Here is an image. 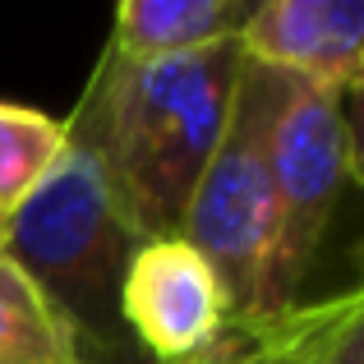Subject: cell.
Masks as SVG:
<instances>
[{"mask_svg": "<svg viewBox=\"0 0 364 364\" xmlns=\"http://www.w3.org/2000/svg\"><path fill=\"white\" fill-rule=\"evenodd\" d=\"M240 70V42L171 60L97 55L65 134L97 161L111 203L139 240L180 235L189 194L231 120Z\"/></svg>", "mask_w": 364, "mask_h": 364, "instance_id": "obj_1", "label": "cell"}, {"mask_svg": "<svg viewBox=\"0 0 364 364\" xmlns=\"http://www.w3.org/2000/svg\"><path fill=\"white\" fill-rule=\"evenodd\" d=\"M139 235L111 203L97 161L70 143L51 176L9 213L0 254L70 328L83 364H139L120 323V282Z\"/></svg>", "mask_w": 364, "mask_h": 364, "instance_id": "obj_2", "label": "cell"}, {"mask_svg": "<svg viewBox=\"0 0 364 364\" xmlns=\"http://www.w3.org/2000/svg\"><path fill=\"white\" fill-rule=\"evenodd\" d=\"M263 166L277 213L267 304L286 309L304 300L341 189L350 185V143L337 92L263 70Z\"/></svg>", "mask_w": 364, "mask_h": 364, "instance_id": "obj_3", "label": "cell"}, {"mask_svg": "<svg viewBox=\"0 0 364 364\" xmlns=\"http://www.w3.org/2000/svg\"><path fill=\"white\" fill-rule=\"evenodd\" d=\"M180 240H189L213 263L231 295L235 318L272 314L267 282H272L277 213L263 166V70L254 60H245L226 134L189 194Z\"/></svg>", "mask_w": 364, "mask_h": 364, "instance_id": "obj_4", "label": "cell"}, {"mask_svg": "<svg viewBox=\"0 0 364 364\" xmlns=\"http://www.w3.org/2000/svg\"><path fill=\"white\" fill-rule=\"evenodd\" d=\"M235 318L231 295L203 254L180 235L139 240L120 282V323L152 364L208 350Z\"/></svg>", "mask_w": 364, "mask_h": 364, "instance_id": "obj_5", "label": "cell"}, {"mask_svg": "<svg viewBox=\"0 0 364 364\" xmlns=\"http://www.w3.org/2000/svg\"><path fill=\"white\" fill-rule=\"evenodd\" d=\"M245 60L323 92L364 88V0H258Z\"/></svg>", "mask_w": 364, "mask_h": 364, "instance_id": "obj_6", "label": "cell"}, {"mask_svg": "<svg viewBox=\"0 0 364 364\" xmlns=\"http://www.w3.org/2000/svg\"><path fill=\"white\" fill-rule=\"evenodd\" d=\"M258 0H124L107 51L120 60H171L245 37Z\"/></svg>", "mask_w": 364, "mask_h": 364, "instance_id": "obj_7", "label": "cell"}, {"mask_svg": "<svg viewBox=\"0 0 364 364\" xmlns=\"http://www.w3.org/2000/svg\"><path fill=\"white\" fill-rule=\"evenodd\" d=\"M346 304L350 291L300 300L272 314H254V318H231L213 346L180 364H323Z\"/></svg>", "mask_w": 364, "mask_h": 364, "instance_id": "obj_8", "label": "cell"}, {"mask_svg": "<svg viewBox=\"0 0 364 364\" xmlns=\"http://www.w3.org/2000/svg\"><path fill=\"white\" fill-rule=\"evenodd\" d=\"M0 364H83L70 328L0 254Z\"/></svg>", "mask_w": 364, "mask_h": 364, "instance_id": "obj_9", "label": "cell"}, {"mask_svg": "<svg viewBox=\"0 0 364 364\" xmlns=\"http://www.w3.org/2000/svg\"><path fill=\"white\" fill-rule=\"evenodd\" d=\"M70 148L65 120L23 102H0V217H9Z\"/></svg>", "mask_w": 364, "mask_h": 364, "instance_id": "obj_10", "label": "cell"}, {"mask_svg": "<svg viewBox=\"0 0 364 364\" xmlns=\"http://www.w3.org/2000/svg\"><path fill=\"white\" fill-rule=\"evenodd\" d=\"M323 364H364V286H350V304L341 314L337 332L328 341V355Z\"/></svg>", "mask_w": 364, "mask_h": 364, "instance_id": "obj_11", "label": "cell"}, {"mask_svg": "<svg viewBox=\"0 0 364 364\" xmlns=\"http://www.w3.org/2000/svg\"><path fill=\"white\" fill-rule=\"evenodd\" d=\"M341 116H346V143H350V180L364 189V88L341 97Z\"/></svg>", "mask_w": 364, "mask_h": 364, "instance_id": "obj_12", "label": "cell"}, {"mask_svg": "<svg viewBox=\"0 0 364 364\" xmlns=\"http://www.w3.org/2000/svg\"><path fill=\"white\" fill-rule=\"evenodd\" d=\"M5 231H9V217H0V249H5Z\"/></svg>", "mask_w": 364, "mask_h": 364, "instance_id": "obj_13", "label": "cell"}, {"mask_svg": "<svg viewBox=\"0 0 364 364\" xmlns=\"http://www.w3.org/2000/svg\"><path fill=\"white\" fill-rule=\"evenodd\" d=\"M360 286H364V267H360Z\"/></svg>", "mask_w": 364, "mask_h": 364, "instance_id": "obj_14", "label": "cell"}]
</instances>
